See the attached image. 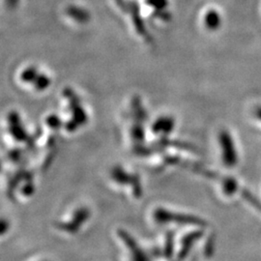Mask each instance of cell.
Returning <instances> with one entry per match:
<instances>
[{
	"instance_id": "obj_1",
	"label": "cell",
	"mask_w": 261,
	"mask_h": 261,
	"mask_svg": "<svg viewBox=\"0 0 261 261\" xmlns=\"http://www.w3.org/2000/svg\"><path fill=\"white\" fill-rule=\"evenodd\" d=\"M10 133L15 140L22 141L28 138L27 132L21 127L18 113L12 112L9 116Z\"/></svg>"
},
{
	"instance_id": "obj_2",
	"label": "cell",
	"mask_w": 261,
	"mask_h": 261,
	"mask_svg": "<svg viewBox=\"0 0 261 261\" xmlns=\"http://www.w3.org/2000/svg\"><path fill=\"white\" fill-rule=\"evenodd\" d=\"M112 176L113 180L122 185H126L128 183H140V180L136 175L128 174L121 167H115L112 169Z\"/></svg>"
},
{
	"instance_id": "obj_3",
	"label": "cell",
	"mask_w": 261,
	"mask_h": 261,
	"mask_svg": "<svg viewBox=\"0 0 261 261\" xmlns=\"http://www.w3.org/2000/svg\"><path fill=\"white\" fill-rule=\"evenodd\" d=\"M174 128V120L169 117H162L153 124V132L154 133H165L168 134Z\"/></svg>"
},
{
	"instance_id": "obj_4",
	"label": "cell",
	"mask_w": 261,
	"mask_h": 261,
	"mask_svg": "<svg viewBox=\"0 0 261 261\" xmlns=\"http://www.w3.org/2000/svg\"><path fill=\"white\" fill-rule=\"evenodd\" d=\"M38 75L39 74L37 73V69L33 66H30L21 73L20 79L24 83H34Z\"/></svg>"
},
{
	"instance_id": "obj_5",
	"label": "cell",
	"mask_w": 261,
	"mask_h": 261,
	"mask_svg": "<svg viewBox=\"0 0 261 261\" xmlns=\"http://www.w3.org/2000/svg\"><path fill=\"white\" fill-rule=\"evenodd\" d=\"M33 84H34L36 90L43 91V90L47 89L48 85L50 84V79L47 75L41 74V75H38L37 79L35 80V82Z\"/></svg>"
},
{
	"instance_id": "obj_6",
	"label": "cell",
	"mask_w": 261,
	"mask_h": 261,
	"mask_svg": "<svg viewBox=\"0 0 261 261\" xmlns=\"http://www.w3.org/2000/svg\"><path fill=\"white\" fill-rule=\"evenodd\" d=\"M133 138L135 139V140H140V142L143 140L144 132L141 127V124L135 125V127L133 128Z\"/></svg>"
},
{
	"instance_id": "obj_7",
	"label": "cell",
	"mask_w": 261,
	"mask_h": 261,
	"mask_svg": "<svg viewBox=\"0 0 261 261\" xmlns=\"http://www.w3.org/2000/svg\"><path fill=\"white\" fill-rule=\"evenodd\" d=\"M47 124H48L49 127L53 128V129H58V128L60 127V125H61V121H60V119H59L57 116L54 115V116L48 117Z\"/></svg>"
}]
</instances>
